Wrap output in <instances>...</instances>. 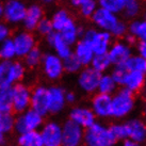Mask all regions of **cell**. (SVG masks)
I'll use <instances>...</instances> for the list:
<instances>
[{
	"instance_id": "6da1fadb",
	"label": "cell",
	"mask_w": 146,
	"mask_h": 146,
	"mask_svg": "<svg viewBox=\"0 0 146 146\" xmlns=\"http://www.w3.org/2000/svg\"><path fill=\"white\" fill-rule=\"evenodd\" d=\"M50 19L52 23L53 30L60 33L66 43L74 46L80 40L83 30L79 26H77L76 21H74V18L67 10L65 9L58 10L53 13Z\"/></svg>"
},
{
	"instance_id": "7a4b0ae2",
	"label": "cell",
	"mask_w": 146,
	"mask_h": 146,
	"mask_svg": "<svg viewBox=\"0 0 146 146\" xmlns=\"http://www.w3.org/2000/svg\"><path fill=\"white\" fill-rule=\"evenodd\" d=\"M134 108V93L124 86L119 90H116L111 95V118L124 119L133 112Z\"/></svg>"
},
{
	"instance_id": "3957f363",
	"label": "cell",
	"mask_w": 146,
	"mask_h": 146,
	"mask_svg": "<svg viewBox=\"0 0 146 146\" xmlns=\"http://www.w3.org/2000/svg\"><path fill=\"white\" fill-rule=\"evenodd\" d=\"M83 143L86 146H115L118 141L114 138L109 127L96 121L84 129Z\"/></svg>"
},
{
	"instance_id": "277c9868",
	"label": "cell",
	"mask_w": 146,
	"mask_h": 146,
	"mask_svg": "<svg viewBox=\"0 0 146 146\" xmlns=\"http://www.w3.org/2000/svg\"><path fill=\"white\" fill-rule=\"evenodd\" d=\"M80 38L89 43L95 54L107 53L111 44L113 43V36L111 35V33L97 28H89L83 30Z\"/></svg>"
},
{
	"instance_id": "5b68a950",
	"label": "cell",
	"mask_w": 146,
	"mask_h": 146,
	"mask_svg": "<svg viewBox=\"0 0 146 146\" xmlns=\"http://www.w3.org/2000/svg\"><path fill=\"white\" fill-rule=\"evenodd\" d=\"M25 65L19 61H0V88L13 86L23 79Z\"/></svg>"
},
{
	"instance_id": "8992f818",
	"label": "cell",
	"mask_w": 146,
	"mask_h": 146,
	"mask_svg": "<svg viewBox=\"0 0 146 146\" xmlns=\"http://www.w3.org/2000/svg\"><path fill=\"white\" fill-rule=\"evenodd\" d=\"M43 124H44V116L31 108H29L28 110L19 113V115L15 118L14 130L18 134H21L31 130H38L43 126Z\"/></svg>"
},
{
	"instance_id": "52a82bcc",
	"label": "cell",
	"mask_w": 146,
	"mask_h": 146,
	"mask_svg": "<svg viewBox=\"0 0 146 146\" xmlns=\"http://www.w3.org/2000/svg\"><path fill=\"white\" fill-rule=\"evenodd\" d=\"M102 74L92 68L91 66H84L78 73L77 83L79 89L85 94H95L97 92L98 82Z\"/></svg>"
},
{
	"instance_id": "ba28073f",
	"label": "cell",
	"mask_w": 146,
	"mask_h": 146,
	"mask_svg": "<svg viewBox=\"0 0 146 146\" xmlns=\"http://www.w3.org/2000/svg\"><path fill=\"white\" fill-rule=\"evenodd\" d=\"M41 64L45 76L49 80H58L64 74L63 60L60 57H58L54 52H48L44 54L42 58Z\"/></svg>"
},
{
	"instance_id": "9c48e42d",
	"label": "cell",
	"mask_w": 146,
	"mask_h": 146,
	"mask_svg": "<svg viewBox=\"0 0 146 146\" xmlns=\"http://www.w3.org/2000/svg\"><path fill=\"white\" fill-rule=\"evenodd\" d=\"M83 137L84 129L69 118L62 125V146H81Z\"/></svg>"
},
{
	"instance_id": "30bf717a",
	"label": "cell",
	"mask_w": 146,
	"mask_h": 146,
	"mask_svg": "<svg viewBox=\"0 0 146 146\" xmlns=\"http://www.w3.org/2000/svg\"><path fill=\"white\" fill-rule=\"evenodd\" d=\"M31 91L23 83H15L12 86V108L16 113H21L30 108Z\"/></svg>"
},
{
	"instance_id": "8fae6325",
	"label": "cell",
	"mask_w": 146,
	"mask_h": 146,
	"mask_svg": "<svg viewBox=\"0 0 146 146\" xmlns=\"http://www.w3.org/2000/svg\"><path fill=\"white\" fill-rule=\"evenodd\" d=\"M27 5L21 0H8L3 4V17L8 24H21L26 15Z\"/></svg>"
},
{
	"instance_id": "7c38bea8",
	"label": "cell",
	"mask_w": 146,
	"mask_h": 146,
	"mask_svg": "<svg viewBox=\"0 0 146 146\" xmlns=\"http://www.w3.org/2000/svg\"><path fill=\"white\" fill-rule=\"evenodd\" d=\"M91 19L93 21L95 28L102 30V31H107L109 33H111L114 27L121 21V18L118 17V14L110 12L108 10H105L99 7L95 11L93 16L91 17Z\"/></svg>"
},
{
	"instance_id": "4fadbf2b",
	"label": "cell",
	"mask_w": 146,
	"mask_h": 146,
	"mask_svg": "<svg viewBox=\"0 0 146 146\" xmlns=\"http://www.w3.org/2000/svg\"><path fill=\"white\" fill-rule=\"evenodd\" d=\"M41 135L44 146H62V125L50 121L41 127Z\"/></svg>"
},
{
	"instance_id": "5bb4252c",
	"label": "cell",
	"mask_w": 146,
	"mask_h": 146,
	"mask_svg": "<svg viewBox=\"0 0 146 146\" xmlns=\"http://www.w3.org/2000/svg\"><path fill=\"white\" fill-rule=\"evenodd\" d=\"M108 57L114 65H124L128 58L132 54V46L127 44L125 41H116L113 42L108 50Z\"/></svg>"
},
{
	"instance_id": "9a60e30c",
	"label": "cell",
	"mask_w": 146,
	"mask_h": 146,
	"mask_svg": "<svg viewBox=\"0 0 146 146\" xmlns=\"http://www.w3.org/2000/svg\"><path fill=\"white\" fill-rule=\"evenodd\" d=\"M30 108L43 116L49 114V92L46 86H37L31 92Z\"/></svg>"
},
{
	"instance_id": "2e32d148",
	"label": "cell",
	"mask_w": 146,
	"mask_h": 146,
	"mask_svg": "<svg viewBox=\"0 0 146 146\" xmlns=\"http://www.w3.org/2000/svg\"><path fill=\"white\" fill-rule=\"evenodd\" d=\"M17 58H24L27 53L36 46V41L31 31L24 30L17 32L12 38Z\"/></svg>"
},
{
	"instance_id": "e0dca14e",
	"label": "cell",
	"mask_w": 146,
	"mask_h": 146,
	"mask_svg": "<svg viewBox=\"0 0 146 146\" xmlns=\"http://www.w3.org/2000/svg\"><path fill=\"white\" fill-rule=\"evenodd\" d=\"M96 115L94 114L91 107L86 106H76L69 112V119L81 126L83 129L89 128L96 122Z\"/></svg>"
},
{
	"instance_id": "ac0fdd59",
	"label": "cell",
	"mask_w": 146,
	"mask_h": 146,
	"mask_svg": "<svg viewBox=\"0 0 146 146\" xmlns=\"http://www.w3.org/2000/svg\"><path fill=\"white\" fill-rule=\"evenodd\" d=\"M91 109L97 118L111 117V95L96 92L91 100Z\"/></svg>"
},
{
	"instance_id": "d6986e66",
	"label": "cell",
	"mask_w": 146,
	"mask_h": 146,
	"mask_svg": "<svg viewBox=\"0 0 146 146\" xmlns=\"http://www.w3.org/2000/svg\"><path fill=\"white\" fill-rule=\"evenodd\" d=\"M128 139L143 144L146 142V123L139 117L129 118L125 122Z\"/></svg>"
},
{
	"instance_id": "ffe728a7",
	"label": "cell",
	"mask_w": 146,
	"mask_h": 146,
	"mask_svg": "<svg viewBox=\"0 0 146 146\" xmlns=\"http://www.w3.org/2000/svg\"><path fill=\"white\" fill-rule=\"evenodd\" d=\"M46 38H47L48 45L52 48L53 52L56 53L58 57L61 58L62 60H64L65 58L69 57L73 53V46L66 43L59 32L53 31L48 36H46Z\"/></svg>"
},
{
	"instance_id": "44dd1931",
	"label": "cell",
	"mask_w": 146,
	"mask_h": 146,
	"mask_svg": "<svg viewBox=\"0 0 146 146\" xmlns=\"http://www.w3.org/2000/svg\"><path fill=\"white\" fill-rule=\"evenodd\" d=\"M49 92V113L58 114L64 110L66 106L65 91L63 88L53 85L48 88Z\"/></svg>"
},
{
	"instance_id": "7402d4cb",
	"label": "cell",
	"mask_w": 146,
	"mask_h": 146,
	"mask_svg": "<svg viewBox=\"0 0 146 146\" xmlns=\"http://www.w3.org/2000/svg\"><path fill=\"white\" fill-rule=\"evenodd\" d=\"M44 17V10L40 4L33 3L31 5L27 7V11H26V15L23 21V26H24L25 30L28 31H33L36 29V26L41 19Z\"/></svg>"
},
{
	"instance_id": "603a6c76",
	"label": "cell",
	"mask_w": 146,
	"mask_h": 146,
	"mask_svg": "<svg viewBox=\"0 0 146 146\" xmlns=\"http://www.w3.org/2000/svg\"><path fill=\"white\" fill-rule=\"evenodd\" d=\"M73 53L75 54V57L77 58L78 60L80 61L82 66H90L92 59L94 57V51L92 47L90 46L88 42H85L84 40L80 38L79 41L74 45Z\"/></svg>"
},
{
	"instance_id": "cb8c5ba5",
	"label": "cell",
	"mask_w": 146,
	"mask_h": 146,
	"mask_svg": "<svg viewBox=\"0 0 146 146\" xmlns=\"http://www.w3.org/2000/svg\"><path fill=\"white\" fill-rule=\"evenodd\" d=\"M145 81L146 74L141 73V72H130V70H128L123 86L135 94L143 89Z\"/></svg>"
},
{
	"instance_id": "d4e9b609",
	"label": "cell",
	"mask_w": 146,
	"mask_h": 146,
	"mask_svg": "<svg viewBox=\"0 0 146 146\" xmlns=\"http://www.w3.org/2000/svg\"><path fill=\"white\" fill-rule=\"evenodd\" d=\"M17 143L19 146H44L41 132L38 130H31L21 133Z\"/></svg>"
},
{
	"instance_id": "484cf974",
	"label": "cell",
	"mask_w": 146,
	"mask_h": 146,
	"mask_svg": "<svg viewBox=\"0 0 146 146\" xmlns=\"http://www.w3.org/2000/svg\"><path fill=\"white\" fill-rule=\"evenodd\" d=\"M128 33L133 35L138 41H146V17L130 21L128 24Z\"/></svg>"
},
{
	"instance_id": "4316f807",
	"label": "cell",
	"mask_w": 146,
	"mask_h": 146,
	"mask_svg": "<svg viewBox=\"0 0 146 146\" xmlns=\"http://www.w3.org/2000/svg\"><path fill=\"white\" fill-rule=\"evenodd\" d=\"M141 13H142L141 0H125L122 14L126 19H129V21L135 19L140 16Z\"/></svg>"
},
{
	"instance_id": "83f0119b",
	"label": "cell",
	"mask_w": 146,
	"mask_h": 146,
	"mask_svg": "<svg viewBox=\"0 0 146 146\" xmlns=\"http://www.w3.org/2000/svg\"><path fill=\"white\" fill-rule=\"evenodd\" d=\"M118 85L110 74H102V77L99 79L97 88V93L107 94V95H112V94L117 90Z\"/></svg>"
},
{
	"instance_id": "f1b7e54d",
	"label": "cell",
	"mask_w": 146,
	"mask_h": 146,
	"mask_svg": "<svg viewBox=\"0 0 146 146\" xmlns=\"http://www.w3.org/2000/svg\"><path fill=\"white\" fill-rule=\"evenodd\" d=\"M90 66L100 74H104L111 68L112 63L107 53H99V54H94Z\"/></svg>"
},
{
	"instance_id": "f546056e",
	"label": "cell",
	"mask_w": 146,
	"mask_h": 146,
	"mask_svg": "<svg viewBox=\"0 0 146 146\" xmlns=\"http://www.w3.org/2000/svg\"><path fill=\"white\" fill-rule=\"evenodd\" d=\"M126 68L130 72H141L146 74V60L140 54H131L124 64Z\"/></svg>"
},
{
	"instance_id": "4dcf8cb0",
	"label": "cell",
	"mask_w": 146,
	"mask_h": 146,
	"mask_svg": "<svg viewBox=\"0 0 146 146\" xmlns=\"http://www.w3.org/2000/svg\"><path fill=\"white\" fill-rule=\"evenodd\" d=\"M0 111L2 113H11L12 108V86L0 88Z\"/></svg>"
},
{
	"instance_id": "1f68e13d",
	"label": "cell",
	"mask_w": 146,
	"mask_h": 146,
	"mask_svg": "<svg viewBox=\"0 0 146 146\" xmlns=\"http://www.w3.org/2000/svg\"><path fill=\"white\" fill-rule=\"evenodd\" d=\"M16 58V50L12 38H7L0 44V60L10 61Z\"/></svg>"
},
{
	"instance_id": "d6a6232c",
	"label": "cell",
	"mask_w": 146,
	"mask_h": 146,
	"mask_svg": "<svg viewBox=\"0 0 146 146\" xmlns=\"http://www.w3.org/2000/svg\"><path fill=\"white\" fill-rule=\"evenodd\" d=\"M99 8L108 10L115 14H121L124 9L125 0H97Z\"/></svg>"
},
{
	"instance_id": "836d02e7",
	"label": "cell",
	"mask_w": 146,
	"mask_h": 146,
	"mask_svg": "<svg viewBox=\"0 0 146 146\" xmlns=\"http://www.w3.org/2000/svg\"><path fill=\"white\" fill-rule=\"evenodd\" d=\"M98 8L97 0H82L79 4V12L80 15L84 18H91Z\"/></svg>"
},
{
	"instance_id": "e575fe53",
	"label": "cell",
	"mask_w": 146,
	"mask_h": 146,
	"mask_svg": "<svg viewBox=\"0 0 146 146\" xmlns=\"http://www.w3.org/2000/svg\"><path fill=\"white\" fill-rule=\"evenodd\" d=\"M63 66H64V72L68 74H78L83 67L74 53L63 60Z\"/></svg>"
},
{
	"instance_id": "d590c367",
	"label": "cell",
	"mask_w": 146,
	"mask_h": 146,
	"mask_svg": "<svg viewBox=\"0 0 146 146\" xmlns=\"http://www.w3.org/2000/svg\"><path fill=\"white\" fill-rule=\"evenodd\" d=\"M42 58H43V53H42L41 49L37 48L35 46L34 48L31 49L24 57L25 64L27 65L28 67H35V66L41 64Z\"/></svg>"
},
{
	"instance_id": "8d00e7d4",
	"label": "cell",
	"mask_w": 146,
	"mask_h": 146,
	"mask_svg": "<svg viewBox=\"0 0 146 146\" xmlns=\"http://www.w3.org/2000/svg\"><path fill=\"white\" fill-rule=\"evenodd\" d=\"M127 73H128V69L126 68L124 65H114L110 75L112 76L114 81L116 82L118 86H123Z\"/></svg>"
},
{
	"instance_id": "74e56055",
	"label": "cell",
	"mask_w": 146,
	"mask_h": 146,
	"mask_svg": "<svg viewBox=\"0 0 146 146\" xmlns=\"http://www.w3.org/2000/svg\"><path fill=\"white\" fill-rule=\"evenodd\" d=\"M109 128L111 130L112 134L114 135V138L116 139L118 142L128 139L125 123H113L112 125L109 126Z\"/></svg>"
},
{
	"instance_id": "f35d334b",
	"label": "cell",
	"mask_w": 146,
	"mask_h": 146,
	"mask_svg": "<svg viewBox=\"0 0 146 146\" xmlns=\"http://www.w3.org/2000/svg\"><path fill=\"white\" fill-rule=\"evenodd\" d=\"M36 30L38 34H41L43 36H48L50 33H52L54 30H53V26L52 23H51V19L50 18H46V17H43L41 19V21L38 23V25L36 26Z\"/></svg>"
},
{
	"instance_id": "ab89813d",
	"label": "cell",
	"mask_w": 146,
	"mask_h": 146,
	"mask_svg": "<svg viewBox=\"0 0 146 146\" xmlns=\"http://www.w3.org/2000/svg\"><path fill=\"white\" fill-rule=\"evenodd\" d=\"M14 123H15V117L12 115V113H3L0 118V127L5 133L14 129Z\"/></svg>"
},
{
	"instance_id": "60d3db41",
	"label": "cell",
	"mask_w": 146,
	"mask_h": 146,
	"mask_svg": "<svg viewBox=\"0 0 146 146\" xmlns=\"http://www.w3.org/2000/svg\"><path fill=\"white\" fill-rule=\"evenodd\" d=\"M128 33V25L126 24L124 21H118L117 25L114 27V29L111 31V35L115 38H122Z\"/></svg>"
},
{
	"instance_id": "b9f144b4",
	"label": "cell",
	"mask_w": 146,
	"mask_h": 146,
	"mask_svg": "<svg viewBox=\"0 0 146 146\" xmlns=\"http://www.w3.org/2000/svg\"><path fill=\"white\" fill-rule=\"evenodd\" d=\"M10 33H11V30L8 25L0 21V44L10 37Z\"/></svg>"
},
{
	"instance_id": "7bdbcfd3",
	"label": "cell",
	"mask_w": 146,
	"mask_h": 146,
	"mask_svg": "<svg viewBox=\"0 0 146 146\" xmlns=\"http://www.w3.org/2000/svg\"><path fill=\"white\" fill-rule=\"evenodd\" d=\"M137 52L146 60V41H139L135 44Z\"/></svg>"
},
{
	"instance_id": "ee69618b",
	"label": "cell",
	"mask_w": 146,
	"mask_h": 146,
	"mask_svg": "<svg viewBox=\"0 0 146 146\" xmlns=\"http://www.w3.org/2000/svg\"><path fill=\"white\" fill-rule=\"evenodd\" d=\"M65 99H66V104H75L77 100V95L74 92H65Z\"/></svg>"
},
{
	"instance_id": "f6af8a7d",
	"label": "cell",
	"mask_w": 146,
	"mask_h": 146,
	"mask_svg": "<svg viewBox=\"0 0 146 146\" xmlns=\"http://www.w3.org/2000/svg\"><path fill=\"white\" fill-rule=\"evenodd\" d=\"M124 37H125V42L127 43V44H129L130 46H132V45L137 44V38H135L133 35L129 34V33H127V34H126Z\"/></svg>"
},
{
	"instance_id": "bcb514c9",
	"label": "cell",
	"mask_w": 146,
	"mask_h": 146,
	"mask_svg": "<svg viewBox=\"0 0 146 146\" xmlns=\"http://www.w3.org/2000/svg\"><path fill=\"white\" fill-rule=\"evenodd\" d=\"M122 146H142V144L134 142V141L130 140V139H126V140H124V141H123Z\"/></svg>"
},
{
	"instance_id": "7dc6e473",
	"label": "cell",
	"mask_w": 146,
	"mask_h": 146,
	"mask_svg": "<svg viewBox=\"0 0 146 146\" xmlns=\"http://www.w3.org/2000/svg\"><path fill=\"white\" fill-rule=\"evenodd\" d=\"M5 134L7 133H5L3 130H2V128L0 127V145L4 143V140H5Z\"/></svg>"
},
{
	"instance_id": "c3c4849f",
	"label": "cell",
	"mask_w": 146,
	"mask_h": 146,
	"mask_svg": "<svg viewBox=\"0 0 146 146\" xmlns=\"http://www.w3.org/2000/svg\"><path fill=\"white\" fill-rule=\"evenodd\" d=\"M38 1H40L41 3H43V4H47V5H48V4L53 3V2L56 1V0H38Z\"/></svg>"
},
{
	"instance_id": "681fc988",
	"label": "cell",
	"mask_w": 146,
	"mask_h": 146,
	"mask_svg": "<svg viewBox=\"0 0 146 146\" xmlns=\"http://www.w3.org/2000/svg\"><path fill=\"white\" fill-rule=\"evenodd\" d=\"M3 17V3L0 1V19Z\"/></svg>"
},
{
	"instance_id": "f907efd6",
	"label": "cell",
	"mask_w": 146,
	"mask_h": 146,
	"mask_svg": "<svg viewBox=\"0 0 146 146\" xmlns=\"http://www.w3.org/2000/svg\"><path fill=\"white\" fill-rule=\"evenodd\" d=\"M143 112H144V116H145V118H146V100H145V102H144V109H143Z\"/></svg>"
},
{
	"instance_id": "816d5d0a",
	"label": "cell",
	"mask_w": 146,
	"mask_h": 146,
	"mask_svg": "<svg viewBox=\"0 0 146 146\" xmlns=\"http://www.w3.org/2000/svg\"><path fill=\"white\" fill-rule=\"evenodd\" d=\"M2 114H3V113H2L1 111H0V118H1V116H2Z\"/></svg>"
}]
</instances>
